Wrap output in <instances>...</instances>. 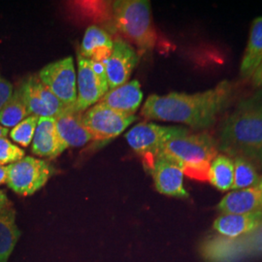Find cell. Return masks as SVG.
I'll use <instances>...</instances> for the list:
<instances>
[{
	"label": "cell",
	"mask_w": 262,
	"mask_h": 262,
	"mask_svg": "<svg viewBox=\"0 0 262 262\" xmlns=\"http://www.w3.org/2000/svg\"><path fill=\"white\" fill-rule=\"evenodd\" d=\"M251 78H252L253 85H255L256 88L262 89V62L255 69V71L253 72V76Z\"/></svg>",
	"instance_id": "cell-28"
},
{
	"label": "cell",
	"mask_w": 262,
	"mask_h": 262,
	"mask_svg": "<svg viewBox=\"0 0 262 262\" xmlns=\"http://www.w3.org/2000/svg\"><path fill=\"white\" fill-rule=\"evenodd\" d=\"M83 114L72 109H66L56 116V130L66 149L83 147L86 143L94 140V136L85 128L82 120Z\"/></svg>",
	"instance_id": "cell-15"
},
{
	"label": "cell",
	"mask_w": 262,
	"mask_h": 262,
	"mask_svg": "<svg viewBox=\"0 0 262 262\" xmlns=\"http://www.w3.org/2000/svg\"><path fill=\"white\" fill-rule=\"evenodd\" d=\"M14 92V86L8 80L0 75V109L9 100Z\"/></svg>",
	"instance_id": "cell-27"
},
{
	"label": "cell",
	"mask_w": 262,
	"mask_h": 262,
	"mask_svg": "<svg viewBox=\"0 0 262 262\" xmlns=\"http://www.w3.org/2000/svg\"><path fill=\"white\" fill-rule=\"evenodd\" d=\"M234 181L231 190H240L253 187L260 179L257 168L251 161L243 158H235Z\"/></svg>",
	"instance_id": "cell-24"
},
{
	"label": "cell",
	"mask_w": 262,
	"mask_h": 262,
	"mask_svg": "<svg viewBox=\"0 0 262 262\" xmlns=\"http://www.w3.org/2000/svg\"><path fill=\"white\" fill-rule=\"evenodd\" d=\"M150 173L155 187L159 193L180 198L188 197V193L184 187V170L166 154L159 152L154 161Z\"/></svg>",
	"instance_id": "cell-10"
},
{
	"label": "cell",
	"mask_w": 262,
	"mask_h": 262,
	"mask_svg": "<svg viewBox=\"0 0 262 262\" xmlns=\"http://www.w3.org/2000/svg\"><path fill=\"white\" fill-rule=\"evenodd\" d=\"M138 61V54L127 42L115 40L112 53L104 63L109 91L127 83Z\"/></svg>",
	"instance_id": "cell-11"
},
{
	"label": "cell",
	"mask_w": 262,
	"mask_h": 262,
	"mask_svg": "<svg viewBox=\"0 0 262 262\" xmlns=\"http://www.w3.org/2000/svg\"><path fill=\"white\" fill-rule=\"evenodd\" d=\"M227 251L231 262L262 255V225L253 232L238 238H227Z\"/></svg>",
	"instance_id": "cell-19"
},
{
	"label": "cell",
	"mask_w": 262,
	"mask_h": 262,
	"mask_svg": "<svg viewBox=\"0 0 262 262\" xmlns=\"http://www.w3.org/2000/svg\"><path fill=\"white\" fill-rule=\"evenodd\" d=\"M161 152L179 163L187 177L205 182L219 148L215 139L206 132L188 133L168 141Z\"/></svg>",
	"instance_id": "cell-3"
},
{
	"label": "cell",
	"mask_w": 262,
	"mask_h": 262,
	"mask_svg": "<svg viewBox=\"0 0 262 262\" xmlns=\"http://www.w3.org/2000/svg\"><path fill=\"white\" fill-rule=\"evenodd\" d=\"M26 156L25 150L19 147L12 144L6 137L0 138V166H6V164H12Z\"/></svg>",
	"instance_id": "cell-26"
},
{
	"label": "cell",
	"mask_w": 262,
	"mask_h": 262,
	"mask_svg": "<svg viewBox=\"0 0 262 262\" xmlns=\"http://www.w3.org/2000/svg\"><path fill=\"white\" fill-rule=\"evenodd\" d=\"M262 225V213L223 214L215 219L214 229L219 235L238 238L253 232Z\"/></svg>",
	"instance_id": "cell-17"
},
{
	"label": "cell",
	"mask_w": 262,
	"mask_h": 262,
	"mask_svg": "<svg viewBox=\"0 0 262 262\" xmlns=\"http://www.w3.org/2000/svg\"><path fill=\"white\" fill-rule=\"evenodd\" d=\"M7 166V186L23 196L35 193L47 184L51 176V166L47 161L32 157H25Z\"/></svg>",
	"instance_id": "cell-8"
},
{
	"label": "cell",
	"mask_w": 262,
	"mask_h": 262,
	"mask_svg": "<svg viewBox=\"0 0 262 262\" xmlns=\"http://www.w3.org/2000/svg\"><path fill=\"white\" fill-rule=\"evenodd\" d=\"M142 100L143 93L140 83L133 80L108 91L97 103L103 104L117 112L133 116L140 107Z\"/></svg>",
	"instance_id": "cell-16"
},
{
	"label": "cell",
	"mask_w": 262,
	"mask_h": 262,
	"mask_svg": "<svg viewBox=\"0 0 262 262\" xmlns=\"http://www.w3.org/2000/svg\"><path fill=\"white\" fill-rule=\"evenodd\" d=\"M112 12L114 23L122 37L142 50H150L157 45L158 33L152 23L150 1H114Z\"/></svg>",
	"instance_id": "cell-4"
},
{
	"label": "cell",
	"mask_w": 262,
	"mask_h": 262,
	"mask_svg": "<svg viewBox=\"0 0 262 262\" xmlns=\"http://www.w3.org/2000/svg\"><path fill=\"white\" fill-rule=\"evenodd\" d=\"M77 62L78 97L73 110L84 114L103 97L109 85L104 63L88 59L80 52L77 54Z\"/></svg>",
	"instance_id": "cell-6"
},
{
	"label": "cell",
	"mask_w": 262,
	"mask_h": 262,
	"mask_svg": "<svg viewBox=\"0 0 262 262\" xmlns=\"http://www.w3.org/2000/svg\"><path fill=\"white\" fill-rule=\"evenodd\" d=\"M8 133H9V129L6 128V127H4V126H2V125L0 124V138L6 137V136L8 135Z\"/></svg>",
	"instance_id": "cell-31"
},
{
	"label": "cell",
	"mask_w": 262,
	"mask_h": 262,
	"mask_svg": "<svg viewBox=\"0 0 262 262\" xmlns=\"http://www.w3.org/2000/svg\"><path fill=\"white\" fill-rule=\"evenodd\" d=\"M28 109L31 115L56 118L66 108L44 84L38 76H30L21 83Z\"/></svg>",
	"instance_id": "cell-12"
},
{
	"label": "cell",
	"mask_w": 262,
	"mask_h": 262,
	"mask_svg": "<svg viewBox=\"0 0 262 262\" xmlns=\"http://www.w3.org/2000/svg\"><path fill=\"white\" fill-rule=\"evenodd\" d=\"M113 44L112 38L104 29L91 26L84 32L79 52L88 59L105 63L112 53Z\"/></svg>",
	"instance_id": "cell-18"
},
{
	"label": "cell",
	"mask_w": 262,
	"mask_h": 262,
	"mask_svg": "<svg viewBox=\"0 0 262 262\" xmlns=\"http://www.w3.org/2000/svg\"><path fill=\"white\" fill-rule=\"evenodd\" d=\"M232 92V84L225 80L196 94H151L143 105L141 114L147 120L181 122L193 129L208 128L227 107Z\"/></svg>",
	"instance_id": "cell-1"
},
{
	"label": "cell",
	"mask_w": 262,
	"mask_h": 262,
	"mask_svg": "<svg viewBox=\"0 0 262 262\" xmlns=\"http://www.w3.org/2000/svg\"><path fill=\"white\" fill-rule=\"evenodd\" d=\"M208 181L221 191L232 189L234 181V161L226 155H217L209 169Z\"/></svg>",
	"instance_id": "cell-23"
},
{
	"label": "cell",
	"mask_w": 262,
	"mask_h": 262,
	"mask_svg": "<svg viewBox=\"0 0 262 262\" xmlns=\"http://www.w3.org/2000/svg\"><path fill=\"white\" fill-rule=\"evenodd\" d=\"M39 117L30 115L27 119L14 126L9 132L12 140L23 147H28L33 140Z\"/></svg>",
	"instance_id": "cell-25"
},
{
	"label": "cell",
	"mask_w": 262,
	"mask_h": 262,
	"mask_svg": "<svg viewBox=\"0 0 262 262\" xmlns=\"http://www.w3.org/2000/svg\"><path fill=\"white\" fill-rule=\"evenodd\" d=\"M66 150V146L56 130L55 118H39L32 140V154L40 158L54 159Z\"/></svg>",
	"instance_id": "cell-14"
},
{
	"label": "cell",
	"mask_w": 262,
	"mask_h": 262,
	"mask_svg": "<svg viewBox=\"0 0 262 262\" xmlns=\"http://www.w3.org/2000/svg\"><path fill=\"white\" fill-rule=\"evenodd\" d=\"M262 62V16L253 19L249 41L241 62L240 72L243 78H251Z\"/></svg>",
	"instance_id": "cell-20"
},
{
	"label": "cell",
	"mask_w": 262,
	"mask_h": 262,
	"mask_svg": "<svg viewBox=\"0 0 262 262\" xmlns=\"http://www.w3.org/2000/svg\"><path fill=\"white\" fill-rule=\"evenodd\" d=\"M10 205H12V203L10 202L8 196L6 194V192H4L3 190H0V214Z\"/></svg>",
	"instance_id": "cell-29"
},
{
	"label": "cell",
	"mask_w": 262,
	"mask_h": 262,
	"mask_svg": "<svg viewBox=\"0 0 262 262\" xmlns=\"http://www.w3.org/2000/svg\"><path fill=\"white\" fill-rule=\"evenodd\" d=\"M136 119L135 115L127 116L99 103L88 109L82 117L85 128L94 140H107L119 136Z\"/></svg>",
	"instance_id": "cell-9"
},
{
	"label": "cell",
	"mask_w": 262,
	"mask_h": 262,
	"mask_svg": "<svg viewBox=\"0 0 262 262\" xmlns=\"http://www.w3.org/2000/svg\"><path fill=\"white\" fill-rule=\"evenodd\" d=\"M31 115L28 109L21 84L14 90L9 100L0 109V124L6 128H13Z\"/></svg>",
	"instance_id": "cell-22"
},
{
	"label": "cell",
	"mask_w": 262,
	"mask_h": 262,
	"mask_svg": "<svg viewBox=\"0 0 262 262\" xmlns=\"http://www.w3.org/2000/svg\"><path fill=\"white\" fill-rule=\"evenodd\" d=\"M217 148L232 159H248L262 171V92L243 99L226 118Z\"/></svg>",
	"instance_id": "cell-2"
},
{
	"label": "cell",
	"mask_w": 262,
	"mask_h": 262,
	"mask_svg": "<svg viewBox=\"0 0 262 262\" xmlns=\"http://www.w3.org/2000/svg\"><path fill=\"white\" fill-rule=\"evenodd\" d=\"M189 131L180 126H162L154 122H140L125 134L131 149L141 159L145 167L150 169L154 161L168 141L188 134Z\"/></svg>",
	"instance_id": "cell-5"
},
{
	"label": "cell",
	"mask_w": 262,
	"mask_h": 262,
	"mask_svg": "<svg viewBox=\"0 0 262 262\" xmlns=\"http://www.w3.org/2000/svg\"><path fill=\"white\" fill-rule=\"evenodd\" d=\"M8 176V166H0V185L6 184Z\"/></svg>",
	"instance_id": "cell-30"
},
{
	"label": "cell",
	"mask_w": 262,
	"mask_h": 262,
	"mask_svg": "<svg viewBox=\"0 0 262 262\" xmlns=\"http://www.w3.org/2000/svg\"><path fill=\"white\" fill-rule=\"evenodd\" d=\"M38 78L66 109H74L78 92L77 74L72 56L49 63L40 70Z\"/></svg>",
	"instance_id": "cell-7"
},
{
	"label": "cell",
	"mask_w": 262,
	"mask_h": 262,
	"mask_svg": "<svg viewBox=\"0 0 262 262\" xmlns=\"http://www.w3.org/2000/svg\"><path fill=\"white\" fill-rule=\"evenodd\" d=\"M19 236L16 211L13 205H10L0 214V262H8Z\"/></svg>",
	"instance_id": "cell-21"
},
{
	"label": "cell",
	"mask_w": 262,
	"mask_h": 262,
	"mask_svg": "<svg viewBox=\"0 0 262 262\" xmlns=\"http://www.w3.org/2000/svg\"><path fill=\"white\" fill-rule=\"evenodd\" d=\"M223 214L262 213V176L253 187L227 193L217 205Z\"/></svg>",
	"instance_id": "cell-13"
}]
</instances>
